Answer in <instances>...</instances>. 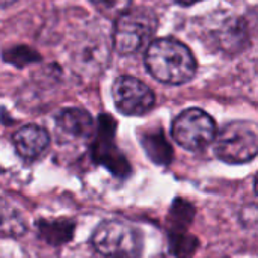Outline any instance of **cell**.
Masks as SVG:
<instances>
[{"mask_svg": "<svg viewBox=\"0 0 258 258\" xmlns=\"http://www.w3.org/2000/svg\"><path fill=\"white\" fill-rule=\"evenodd\" d=\"M145 65L156 80L166 85L187 83L197 71V60L189 47L174 38L153 41L145 53Z\"/></svg>", "mask_w": 258, "mask_h": 258, "instance_id": "obj_1", "label": "cell"}, {"mask_svg": "<svg viewBox=\"0 0 258 258\" xmlns=\"http://www.w3.org/2000/svg\"><path fill=\"white\" fill-rule=\"evenodd\" d=\"M215 154L225 163H248L258 156V124L233 121L215 139Z\"/></svg>", "mask_w": 258, "mask_h": 258, "instance_id": "obj_2", "label": "cell"}, {"mask_svg": "<svg viewBox=\"0 0 258 258\" xmlns=\"http://www.w3.org/2000/svg\"><path fill=\"white\" fill-rule=\"evenodd\" d=\"M92 245L107 258H139L142 254L141 231L121 221L101 222L94 231Z\"/></svg>", "mask_w": 258, "mask_h": 258, "instance_id": "obj_3", "label": "cell"}, {"mask_svg": "<svg viewBox=\"0 0 258 258\" xmlns=\"http://www.w3.org/2000/svg\"><path fill=\"white\" fill-rule=\"evenodd\" d=\"M157 29V17L150 9H135L122 14L115 24L113 45L121 54H133L147 44Z\"/></svg>", "mask_w": 258, "mask_h": 258, "instance_id": "obj_4", "label": "cell"}, {"mask_svg": "<svg viewBox=\"0 0 258 258\" xmlns=\"http://www.w3.org/2000/svg\"><path fill=\"white\" fill-rule=\"evenodd\" d=\"M213 118L198 107L181 112L172 122L174 141L187 151H200L216 139Z\"/></svg>", "mask_w": 258, "mask_h": 258, "instance_id": "obj_5", "label": "cell"}, {"mask_svg": "<svg viewBox=\"0 0 258 258\" xmlns=\"http://www.w3.org/2000/svg\"><path fill=\"white\" fill-rule=\"evenodd\" d=\"M112 95L116 109L127 116H141L154 107V92L136 77L121 76L115 80Z\"/></svg>", "mask_w": 258, "mask_h": 258, "instance_id": "obj_6", "label": "cell"}, {"mask_svg": "<svg viewBox=\"0 0 258 258\" xmlns=\"http://www.w3.org/2000/svg\"><path fill=\"white\" fill-rule=\"evenodd\" d=\"M12 144L17 154L23 160L33 162L47 151L50 145V135L45 128L35 124H29L14 133Z\"/></svg>", "mask_w": 258, "mask_h": 258, "instance_id": "obj_7", "label": "cell"}, {"mask_svg": "<svg viewBox=\"0 0 258 258\" xmlns=\"http://www.w3.org/2000/svg\"><path fill=\"white\" fill-rule=\"evenodd\" d=\"M56 128L63 136H68L73 139H83L92 133L94 121H92V116L86 110L70 107V109H63L57 115Z\"/></svg>", "mask_w": 258, "mask_h": 258, "instance_id": "obj_8", "label": "cell"}, {"mask_svg": "<svg viewBox=\"0 0 258 258\" xmlns=\"http://www.w3.org/2000/svg\"><path fill=\"white\" fill-rule=\"evenodd\" d=\"M91 3L103 15L118 20L122 14L130 11L132 0H91Z\"/></svg>", "mask_w": 258, "mask_h": 258, "instance_id": "obj_9", "label": "cell"}, {"mask_svg": "<svg viewBox=\"0 0 258 258\" xmlns=\"http://www.w3.org/2000/svg\"><path fill=\"white\" fill-rule=\"evenodd\" d=\"M177 3H180V5H184V6H189V5H194V3H197V2H201V0H175Z\"/></svg>", "mask_w": 258, "mask_h": 258, "instance_id": "obj_10", "label": "cell"}, {"mask_svg": "<svg viewBox=\"0 0 258 258\" xmlns=\"http://www.w3.org/2000/svg\"><path fill=\"white\" fill-rule=\"evenodd\" d=\"M15 0H2V6L3 8H6V6H9L11 3H14Z\"/></svg>", "mask_w": 258, "mask_h": 258, "instance_id": "obj_11", "label": "cell"}, {"mask_svg": "<svg viewBox=\"0 0 258 258\" xmlns=\"http://www.w3.org/2000/svg\"><path fill=\"white\" fill-rule=\"evenodd\" d=\"M254 187H255V194L258 195V174H257V177H255V183H254Z\"/></svg>", "mask_w": 258, "mask_h": 258, "instance_id": "obj_12", "label": "cell"}]
</instances>
